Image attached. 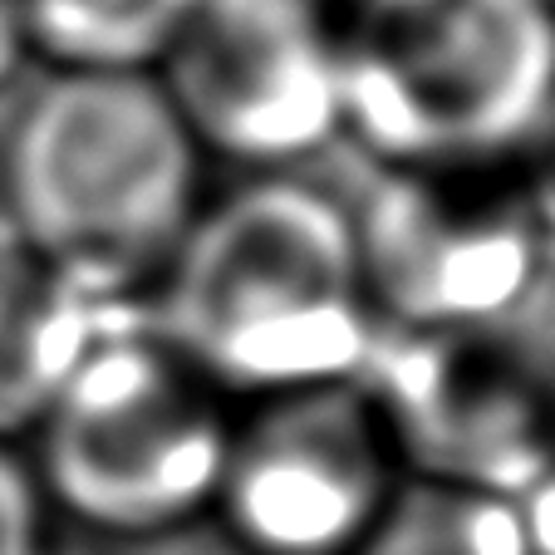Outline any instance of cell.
<instances>
[{
  "instance_id": "6da1fadb",
  "label": "cell",
  "mask_w": 555,
  "mask_h": 555,
  "mask_svg": "<svg viewBox=\"0 0 555 555\" xmlns=\"http://www.w3.org/2000/svg\"><path fill=\"white\" fill-rule=\"evenodd\" d=\"M153 330L236 403L364 378L384 325L349 202L295 172L207 197L153 291Z\"/></svg>"
},
{
  "instance_id": "7a4b0ae2",
  "label": "cell",
  "mask_w": 555,
  "mask_h": 555,
  "mask_svg": "<svg viewBox=\"0 0 555 555\" xmlns=\"http://www.w3.org/2000/svg\"><path fill=\"white\" fill-rule=\"evenodd\" d=\"M207 207V157L153 74L44 69L0 138V227L114 310L153 300Z\"/></svg>"
},
{
  "instance_id": "3957f363",
  "label": "cell",
  "mask_w": 555,
  "mask_h": 555,
  "mask_svg": "<svg viewBox=\"0 0 555 555\" xmlns=\"http://www.w3.org/2000/svg\"><path fill=\"white\" fill-rule=\"evenodd\" d=\"M335 25L374 168H521L555 108V0H335Z\"/></svg>"
},
{
  "instance_id": "277c9868",
  "label": "cell",
  "mask_w": 555,
  "mask_h": 555,
  "mask_svg": "<svg viewBox=\"0 0 555 555\" xmlns=\"http://www.w3.org/2000/svg\"><path fill=\"white\" fill-rule=\"evenodd\" d=\"M242 403L163 330H108L25 442L54 521L147 541L211 516Z\"/></svg>"
},
{
  "instance_id": "5b68a950",
  "label": "cell",
  "mask_w": 555,
  "mask_h": 555,
  "mask_svg": "<svg viewBox=\"0 0 555 555\" xmlns=\"http://www.w3.org/2000/svg\"><path fill=\"white\" fill-rule=\"evenodd\" d=\"M349 211L384 335L512 325L555 261L521 168H378Z\"/></svg>"
},
{
  "instance_id": "8992f818",
  "label": "cell",
  "mask_w": 555,
  "mask_h": 555,
  "mask_svg": "<svg viewBox=\"0 0 555 555\" xmlns=\"http://www.w3.org/2000/svg\"><path fill=\"white\" fill-rule=\"evenodd\" d=\"M153 79L202 157L246 178L345 138L335 0H197Z\"/></svg>"
},
{
  "instance_id": "52a82bcc",
  "label": "cell",
  "mask_w": 555,
  "mask_h": 555,
  "mask_svg": "<svg viewBox=\"0 0 555 555\" xmlns=\"http://www.w3.org/2000/svg\"><path fill=\"white\" fill-rule=\"evenodd\" d=\"M403 482L369 378H339L242 403L211 516L242 555H354Z\"/></svg>"
},
{
  "instance_id": "ba28073f",
  "label": "cell",
  "mask_w": 555,
  "mask_h": 555,
  "mask_svg": "<svg viewBox=\"0 0 555 555\" xmlns=\"http://www.w3.org/2000/svg\"><path fill=\"white\" fill-rule=\"evenodd\" d=\"M364 378L409 477L521 502L555 467V369L521 320L384 335Z\"/></svg>"
},
{
  "instance_id": "9c48e42d",
  "label": "cell",
  "mask_w": 555,
  "mask_h": 555,
  "mask_svg": "<svg viewBox=\"0 0 555 555\" xmlns=\"http://www.w3.org/2000/svg\"><path fill=\"white\" fill-rule=\"evenodd\" d=\"M104 335V310L0 227V442H30Z\"/></svg>"
},
{
  "instance_id": "30bf717a",
  "label": "cell",
  "mask_w": 555,
  "mask_h": 555,
  "mask_svg": "<svg viewBox=\"0 0 555 555\" xmlns=\"http://www.w3.org/2000/svg\"><path fill=\"white\" fill-rule=\"evenodd\" d=\"M197 0H25L44 69L153 74Z\"/></svg>"
},
{
  "instance_id": "8fae6325",
  "label": "cell",
  "mask_w": 555,
  "mask_h": 555,
  "mask_svg": "<svg viewBox=\"0 0 555 555\" xmlns=\"http://www.w3.org/2000/svg\"><path fill=\"white\" fill-rule=\"evenodd\" d=\"M354 555H535L516 496L409 477Z\"/></svg>"
},
{
  "instance_id": "7c38bea8",
  "label": "cell",
  "mask_w": 555,
  "mask_h": 555,
  "mask_svg": "<svg viewBox=\"0 0 555 555\" xmlns=\"http://www.w3.org/2000/svg\"><path fill=\"white\" fill-rule=\"evenodd\" d=\"M54 512L21 442H0V555H50Z\"/></svg>"
},
{
  "instance_id": "4fadbf2b",
  "label": "cell",
  "mask_w": 555,
  "mask_h": 555,
  "mask_svg": "<svg viewBox=\"0 0 555 555\" xmlns=\"http://www.w3.org/2000/svg\"><path fill=\"white\" fill-rule=\"evenodd\" d=\"M521 178H526V192H531L535 211H541L545 231H551V242H555V108H551V118H545L541 138L531 143V153H526Z\"/></svg>"
},
{
  "instance_id": "5bb4252c",
  "label": "cell",
  "mask_w": 555,
  "mask_h": 555,
  "mask_svg": "<svg viewBox=\"0 0 555 555\" xmlns=\"http://www.w3.org/2000/svg\"><path fill=\"white\" fill-rule=\"evenodd\" d=\"M30 60L35 50L30 25H25V0H0V89H11Z\"/></svg>"
},
{
  "instance_id": "9a60e30c",
  "label": "cell",
  "mask_w": 555,
  "mask_h": 555,
  "mask_svg": "<svg viewBox=\"0 0 555 555\" xmlns=\"http://www.w3.org/2000/svg\"><path fill=\"white\" fill-rule=\"evenodd\" d=\"M521 512H526V526H531L535 555H555V467L521 496Z\"/></svg>"
},
{
  "instance_id": "2e32d148",
  "label": "cell",
  "mask_w": 555,
  "mask_h": 555,
  "mask_svg": "<svg viewBox=\"0 0 555 555\" xmlns=\"http://www.w3.org/2000/svg\"><path fill=\"white\" fill-rule=\"evenodd\" d=\"M521 325H526V335L535 339V349L545 354V364L555 369V261H551V271H545V281H541V291H535V300L526 305Z\"/></svg>"
}]
</instances>
